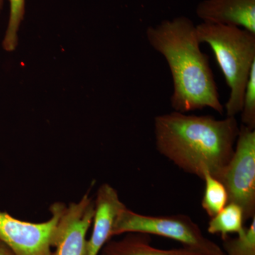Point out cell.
Returning a JSON list of instances; mask_svg holds the SVG:
<instances>
[{
  "mask_svg": "<svg viewBox=\"0 0 255 255\" xmlns=\"http://www.w3.org/2000/svg\"><path fill=\"white\" fill-rule=\"evenodd\" d=\"M239 130L236 117L217 119L174 111L154 119L157 150L201 179L206 172L221 179L234 153Z\"/></svg>",
  "mask_w": 255,
  "mask_h": 255,
  "instance_id": "obj_1",
  "label": "cell"
},
{
  "mask_svg": "<svg viewBox=\"0 0 255 255\" xmlns=\"http://www.w3.org/2000/svg\"><path fill=\"white\" fill-rule=\"evenodd\" d=\"M150 46L162 55L172 75L170 104L175 112L187 114L210 108L224 112L209 58L201 49L196 25L185 16L166 19L145 31Z\"/></svg>",
  "mask_w": 255,
  "mask_h": 255,
  "instance_id": "obj_2",
  "label": "cell"
},
{
  "mask_svg": "<svg viewBox=\"0 0 255 255\" xmlns=\"http://www.w3.org/2000/svg\"><path fill=\"white\" fill-rule=\"evenodd\" d=\"M201 43H207L230 89L224 110L227 117L241 113L243 95L255 63V34L243 28L201 22L196 25Z\"/></svg>",
  "mask_w": 255,
  "mask_h": 255,
  "instance_id": "obj_3",
  "label": "cell"
},
{
  "mask_svg": "<svg viewBox=\"0 0 255 255\" xmlns=\"http://www.w3.org/2000/svg\"><path fill=\"white\" fill-rule=\"evenodd\" d=\"M124 233H142L169 238L205 255H223L222 248L203 234L199 226L187 215L147 216L127 206L119 213L112 238Z\"/></svg>",
  "mask_w": 255,
  "mask_h": 255,
  "instance_id": "obj_4",
  "label": "cell"
},
{
  "mask_svg": "<svg viewBox=\"0 0 255 255\" xmlns=\"http://www.w3.org/2000/svg\"><path fill=\"white\" fill-rule=\"evenodd\" d=\"M220 181L228 203L243 209L245 221L255 217V130L240 126L234 153Z\"/></svg>",
  "mask_w": 255,
  "mask_h": 255,
  "instance_id": "obj_5",
  "label": "cell"
},
{
  "mask_svg": "<svg viewBox=\"0 0 255 255\" xmlns=\"http://www.w3.org/2000/svg\"><path fill=\"white\" fill-rule=\"evenodd\" d=\"M61 206V202L52 204L50 219L38 223L21 221L0 211V241L14 255H54L52 248Z\"/></svg>",
  "mask_w": 255,
  "mask_h": 255,
  "instance_id": "obj_6",
  "label": "cell"
},
{
  "mask_svg": "<svg viewBox=\"0 0 255 255\" xmlns=\"http://www.w3.org/2000/svg\"><path fill=\"white\" fill-rule=\"evenodd\" d=\"M95 214V201L86 193L77 203H62L53 248L54 255H87V234Z\"/></svg>",
  "mask_w": 255,
  "mask_h": 255,
  "instance_id": "obj_7",
  "label": "cell"
},
{
  "mask_svg": "<svg viewBox=\"0 0 255 255\" xmlns=\"http://www.w3.org/2000/svg\"><path fill=\"white\" fill-rule=\"evenodd\" d=\"M195 12L203 23L236 26L255 34V0H203Z\"/></svg>",
  "mask_w": 255,
  "mask_h": 255,
  "instance_id": "obj_8",
  "label": "cell"
},
{
  "mask_svg": "<svg viewBox=\"0 0 255 255\" xmlns=\"http://www.w3.org/2000/svg\"><path fill=\"white\" fill-rule=\"evenodd\" d=\"M125 205L119 199L118 192L109 184H104L97 191L95 201L93 230L87 240V255H99L112 238L114 222Z\"/></svg>",
  "mask_w": 255,
  "mask_h": 255,
  "instance_id": "obj_9",
  "label": "cell"
},
{
  "mask_svg": "<svg viewBox=\"0 0 255 255\" xmlns=\"http://www.w3.org/2000/svg\"><path fill=\"white\" fill-rule=\"evenodd\" d=\"M102 252L107 255H205L187 247L162 250L150 244L149 235L127 233L119 241L107 242Z\"/></svg>",
  "mask_w": 255,
  "mask_h": 255,
  "instance_id": "obj_10",
  "label": "cell"
},
{
  "mask_svg": "<svg viewBox=\"0 0 255 255\" xmlns=\"http://www.w3.org/2000/svg\"><path fill=\"white\" fill-rule=\"evenodd\" d=\"M245 219L243 209L237 204L228 203L220 212L211 220L207 231L211 235H220L223 240L230 234L240 235L244 232Z\"/></svg>",
  "mask_w": 255,
  "mask_h": 255,
  "instance_id": "obj_11",
  "label": "cell"
},
{
  "mask_svg": "<svg viewBox=\"0 0 255 255\" xmlns=\"http://www.w3.org/2000/svg\"><path fill=\"white\" fill-rule=\"evenodd\" d=\"M202 180L205 183V189L201 206L208 216L212 218L228 204V191L223 182L209 172L204 173Z\"/></svg>",
  "mask_w": 255,
  "mask_h": 255,
  "instance_id": "obj_12",
  "label": "cell"
},
{
  "mask_svg": "<svg viewBox=\"0 0 255 255\" xmlns=\"http://www.w3.org/2000/svg\"><path fill=\"white\" fill-rule=\"evenodd\" d=\"M222 250L226 255H255V217L237 237L223 240Z\"/></svg>",
  "mask_w": 255,
  "mask_h": 255,
  "instance_id": "obj_13",
  "label": "cell"
},
{
  "mask_svg": "<svg viewBox=\"0 0 255 255\" xmlns=\"http://www.w3.org/2000/svg\"><path fill=\"white\" fill-rule=\"evenodd\" d=\"M10 13L9 21L4 40L3 48L6 51H14L18 43V32L25 14V0H9Z\"/></svg>",
  "mask_w": 255,
  "mask_h": 255,
  "instance_id": "obj_14",
  "label": "cell"
},
{
  "mask_svg": "<svg viewBox=\"0 0 255 255\" xmlns=\"http://www.w3.org/2000/svg\"><path fill=\"white\" fill-rule=\"evenodd\" d=\"M241 114L242 124L255 130V63L252 67L245 90Z\"/></svg>",
  "mask_w": 255,
  "mask_h": 255,
  "instance_id": "obj_15",
  "label": "cell"
},
{
  "mask_svg": "<svg viewBox=\"0 0 255 255\" xmlns=\"http://www.w3.org/2000/svg\"><path fill=\"white\" fill-rule=\"evenodd\" d=\"M0 255H14L2 241H0Z\"/></svg>",
  "mask_w": 255,
  "mask_h": 255,
  "instance_id": "obj_16",
  "label": "cell"
},
{
  "mask_svg": "<svg viewBox=\"0 0 255 255\" xmlns=\"http://www.w3.org/2000/svg\"><path fill=\"white\" fill-rule=\"evenodd\" d=\"M5 1H6V0H0V14H1V11H2Z\"/></svg>",
  "mask_w": 255,
  "mask_h": 255,
  "instance_id": "obj_17",
  "label": "cell"
},
{
  "mask_svg": "<svg viewBox=\"0 0 255 255\" xmlns=\"http://www.w3.org/2000/svg\"><path fill=\"white\" fill-rule=\"evenodd\" d=\"M107 255L105 254V253H104L103 252H102V253H101L100 255Z\"/></svg>",
  "mask_w": 255,
  "mask_h": 255,
  "instance_id": "obj_18",
  "label": "cell"
},
{
  "mask_svg": "<svg viewBox=\"0 0 255 255\" xmlns=\"http://www.w3.org/2000/svg\"><path fill=\"white\" fill-rule=\"evenodd\" d=\"M226 255L224 254V255Z\"/></svg>",
  "mask_w": 255,
  "mask_h": 255,
  "instance_id": "obj_19",
  "label": "cell"
}]
</instances>
